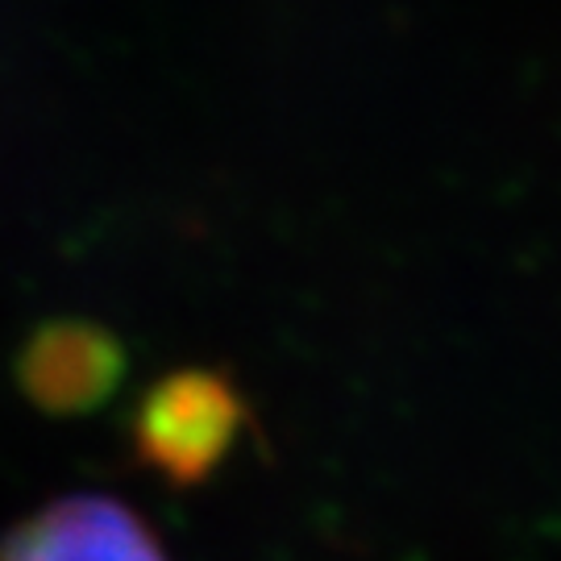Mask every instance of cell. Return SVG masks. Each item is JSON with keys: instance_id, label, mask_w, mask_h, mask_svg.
<instances>
[{"instance_id": "obj_2", "label": "cell", "mask_w": 561, "mask_h": 561, "mask_svg": "<svg viewBox=\"0 0 561 561\" xmlns=\"http://www.w3.org/2000/svg\"><path fill=\"white\" fill-rule=\"evenodd\" d=\"M233 437V396L217 379L162 382L141 416V449L162 470L192 479L225 454Z\"/></svg>"}, {"instance_id": "obj_1", "label": "cell", "mask_w": 561, "mask_h": 561, "mask_svg": "<svg viewBox=\"0 0 561 561\" xmlns=\"http://www.w3.org/2000/svg\"><path fill=\"white\" fill-rule=\"evenodd\" d=\"M0 561H167L138 512L108 495H71L21 520Z\"/></svg>"}]
</instances>
